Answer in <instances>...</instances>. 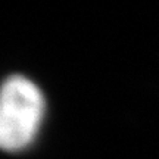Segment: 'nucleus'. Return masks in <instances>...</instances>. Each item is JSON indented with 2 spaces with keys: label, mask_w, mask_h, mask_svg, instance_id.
<instances>
[{
  "label": "nucleus",
  "mask_w": 159,
  "mask_h": 159,
  "mask_svg": "<svg viewBox=\"0 0 159 159\" xmlns=\"http://www.w3.org/2000/svg\"><path fill=\"white\" fill-rule=\"evenodd\" d=\"M43 115L44 97L39 87L21 75L7 78L2 90V148L9 152H18L31 144Z\"/></svg>",
  "instance_id": "nucleus-1"
}]
</instances>
